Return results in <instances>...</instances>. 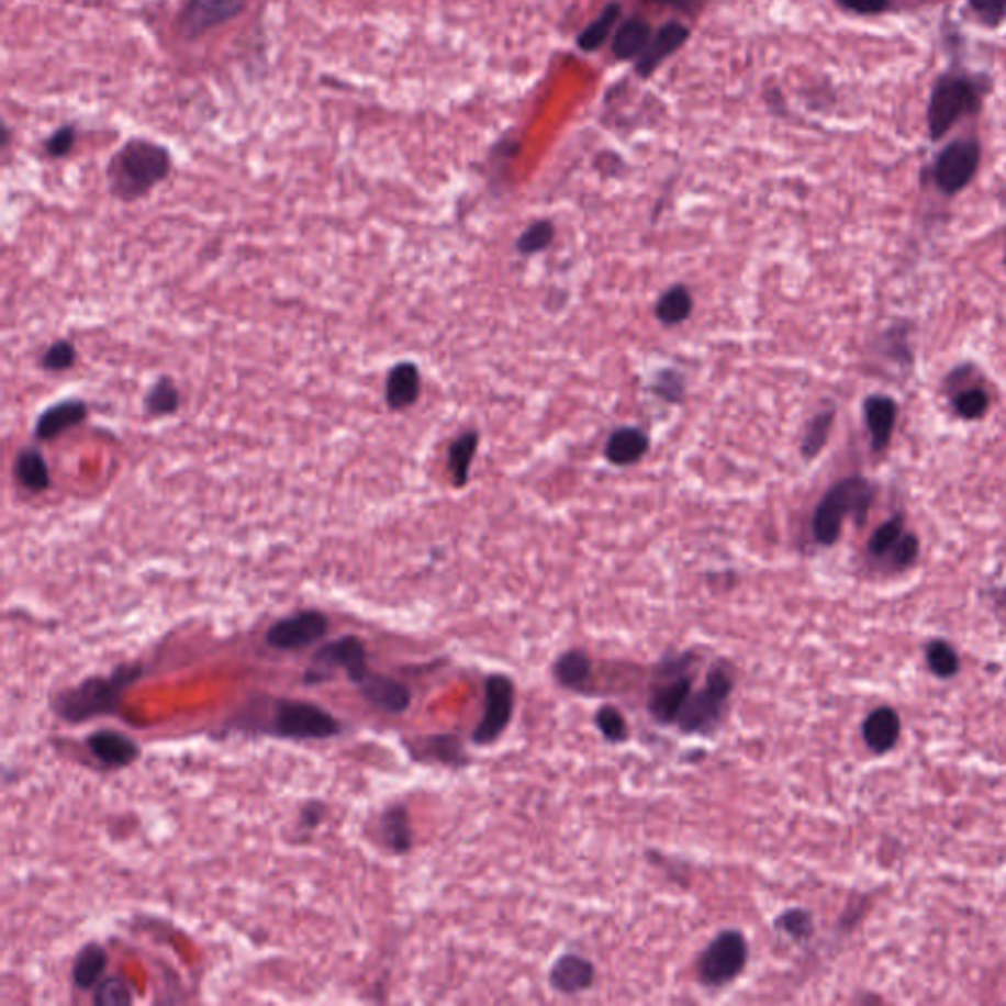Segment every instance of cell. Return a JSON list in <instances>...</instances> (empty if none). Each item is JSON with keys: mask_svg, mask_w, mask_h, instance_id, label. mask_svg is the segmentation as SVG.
Segmentation results:
<instances>
[{"mask_svg": "<svg viewBox=\"0 0 1006 1006\" xmlns=\"http://www.w3.org/2000/svg\"><path fill=\"white\" fill-rule=\"evenodd\" d=\"M421 395V372L417 364L400 362L385 378V403L392 411H403L415 405Z\"/></svg>", "mask_w": 1006, "mask_h": 1006, "instance_id": "cell-19", "label": "cell"}, {"mask_svg": "<svg viewBox=\"0 0 1006 1006\" xmlns=\"http://www.w3.org/2000/svg\"><path fill=\"white\" fill-rule=\"evenodd\" d=\"M12 472H14L16 482L32 494H44L52 485L49 465L40 448H22L14 458Z\"/></svg>", "mask_w": 1006, "mask_h": 1006, "instance_id": "cell-22", "label": "cell"}, {"mask_svg": "<svg viewBox=\"0 0 1006 1006\" xmlns=\"http://www.w3.org/2000/svg\"><path fill=\"white\" fill-rule=\"evenodd\" d=\"M839 10L861 19H879L896 10V0H834Z\"/></svg>", "mask_w": 1006, "mask_h": 1006, "instance_id": "cell-40", "label": "cell"}, {"mask_svg": "<svg viewBox=\"0 0 1006 1006\" xmlns=\"http://www.w3.org/2000/svg\"><path fill=\"white\" fill-rule=\"evenodd\" d=\"M898 734H901V719L896 716L895 709H875L869 714V718L863 724V739L867 746L876 753H885L891 747H895Z\"/></svg>", "mask_w": 1006, "mask_h": 1006, "instance_id": "cell-26", "label": "cell"}, {"mask_svg": "<svg viewBox=\"0 0 1006 1006\" xmlns=\"http://www.w3.org/2000/svg\"><path fill=\"white\" fill-rule=\"evenodd\" d=\"M181 405V393L178 385L169 378H159L158 382L149 388L144 398V410L152 417H169L176 415Z\"/></svg>", "mask_w": 1006, "mask_h": 1006, "instance_id": "cell-33", "label": "cell"}, {"mask_svg": "<svg viewBox=\"0 0 1006 1006\" xmlns=\"http://www.w3.org/2000/svg\"><path fill=\"white\" fill-rule=\"evenodd\" d=\"M594 722H596L600 734L606 737L610 744H624L625 739L629 737V727H627L624 714L614 706H602L597 709Z\"/></svg>", "mask_w": 1006, "mask_h": 1006, "instance_id": "cell-37", "label": "cell"}, {"mask_svg": "<svg viewBox=\"0 0 1006 1006\" xmlns=\"http://www.w3.org/2000/svg\"><path fill=\"white\" fill-rule=\"evenodd\" d=\"M380 836L393 853H407L413 846L410 814L403 804H392L380 816Z\"/></svg>", "mask_w": 1006, "mask_h": 1006, "instance_id": "cell-27", "label": "cell"}, {"mask_svg": "<svg viewBox=\"0 0 1006 1006\" xmlns=\"http://www.w3.org/2000/svg\"><path fill=\"white\" fill-rule=\"evenodd\" d=\"M107 963H109V955H107V950L99 941L85 943L83 948L77 951L74 970H71L75 987H79L81 991H89L94 985H99V981H101L104 970H107Z\"/></svg>", "mask_w": 1006, "mask_h": 1006, "instance_id": "cell-25", "label": "cell"}, {"mask_svg": "<svg viewBox=\"0 0 1006 1006\" xmlns=\"http://www.w3.org/2000/svg\"><path fill=\"white\" fill-rule=\"evenodd\" d=\"M651 26L647 20L639 19V16L625 20L619 30L615 32L614 44H612L614 56L617 59H634V57L641 56L645 47L649 46L651 42Z\"/></svg>", "mask_w": 1006, "mask_h": 1006, "instance_id": "cell-29", "label": "cell"}, {"mask_svg": "<svg viewBox=\"0 0 1006 1006\" xmlns=\"http://www.w3.org/2000/svg\"><path fill=\"white\" fill-rule=\"evenodd\" d=\"M326 806L321 801H311L299 812V824L303 829H315L323 824Z\"/></svg>", "mask_w": 1006, "mask_h": 1006, "instance_id": "cell-46", "label": "cell"}, {"mask_svg": "<svg viewBox=\"0 0 1006 1006\" xmlns=\"http://www.w3.org/2000/svg\"><path fill=\"white\" fill-rule=\"evenodd\" d=\"M692 308H694V299H692L690 289L684 286H672L662 293L655 313L662 325L677 326L690 317Z\"/></svg>", "mask_w": 1006, "mask_h": 1006, "instance_id": "cell-32", "label": "cell"}, {"mask_svg": "<svg viewBox=\"0 0 1006 1006\" xmlns=\"http://www.w3.org/2000/svg\"><path fill=\"white\" fill-rule=\"evenodd\" d=\"M649 450V437L644 431L624 427L615 431L606 445V457L615 467H631Z\"/></svg>", "mask_w": 1006, "mask_h": 1006, "instance_id": "cell-24", "label": "cell"}, {"mask_svg": "<svg viewBox=\"0 0 1006 1006\" xmlns=\"http://www.w3.org/2000/svg\"><path fill=\"white\" fill-rule=\"evenodd\" d=\"M134 995L128 983L122 977H107L94 988L93 1003L97 1006L132 1005Z\"/></svg>", "mask_w": 1006, "mask_h": 1006, "instance_id": "cell-36", "label": "cell"}, {"mask_svg": "<svg viewBox=\"0 0 1006 1006\" xmlns=\"http://www.w3.org/2000/svg\"><path fill=\"white\" fill-rule=\"evenodd\" d=\"M651 2H659L664 7L682 10V12H696L704 4V0H651Z\"/></svg>", "mask_w": 1006, "mask_h": 1006, "instance_id": "cell-47", "label": "cell"}, {"mask_svg": "<svg viewBox=\"0 0 1006 1006\" xmlns=\"http://www.w3.org/2000/svg\"><path fill=\"white\" fill-rule=\"evenodd\" d=\"M549 983L550 987L565 995L586 991L594 983V965L580 955L567 953L555 961L549 973Z\"/></svg>", "mask_w": 1006, "mask_h": 1006, "instance_id": "cell-21", "label": "cell"}, {"mask_svg": "<svg viewBox=\"0 0 1006 1006\" xmlns=\"http://www.w3.org/2000/svg\"><path fill=\"white\" fill-rule=\"evenodd\" d=\"M75 141H77V131L74 126H62L57 128L49 138H47L44 148H46V154L49 158H64L67 156L71 149H74Z\"/></svg>", "mask_w": 1006, "mask_h": 1006, "instance_id": "cell-43", "label": "cell"}, {"mask_svg": "<svg viewBox=\"0 0 1006 1006\" xmlns=\"http://www.w3.org/2000/svg\"><path fill=\"white\" fill-rule=\"evenodd\" d=\"M1003 266H1005V270H1006V246H1005V254H1003Z\"/></svg>", "mask_w": 1006, "mask_h": 1006, "instance_id": "cell-48", "label": "cell"}, {"mask_svg": "<svg viewBox=\"0 0 1006 1006\" xmlns=\"http://www.w3.org/2000/svg\"><path fill=\"white\" fill-rule=\"evenodd\" d=\"M590 672H592V661L586 652L580 649L562 652L555 662V677L567 689H584L590 679Z\"/></svg>", "mask_w": 1006, "mask_h": 1006, "instance_id": "cell-30", "label": "cell"}, {"mask_svg": "<svg viewBox=\"0 0 1006 1006\" xmlns=\"http://www.w3.org/2000/svg\"><path fill=\"white\" fill-rule=\"evenodd\" d=\"M331 622L321 610H301L281 617L266 634V644L278 651H298L325 639Z\"/></svg>", "mask_w": 1006, "mask_h": 1006, "instance_id": "cell-11", "label": "cell"}, {"mask_svg": "<svg viewBox=\"0 0 1006 1006\" xmlns=\"http://www.w3.org/2000/svg\"><path fill=\"white\" fill-rule=\"evenodd\" d=\"M906 527V515L903 512L891 513L885 522L879 523L867 539V555L873 560L891 562L895 550L898 549Z\"/></svg>", "mask_w": 1006, "mask_h": 1006, "instance_id": "cell-23", "label": "cell"}, {"mask_svg": "<svg viewBox=\"0 0 1006 1006\" xmlns=\"http://www.w3.org/2000/svg\"><path fill=\"white\" fill-rule=\"evenodd\" d=\"M776 928L796 940H804L812 934V916L806 910H789L776 918Z\"/></svg>", "mask_w": 1006, "mask_h": 1006, "instance_id": "cell-42", "label": "cell"}, {"mask_svg": "<svg viewBox=\"0 0 1006 1006\" xmlns=\"http://www.w3.org/2000/svg\"><path fill=\"white\" fill-rule=\"evenodd\" d=\"M861 415L869 438V450L879 457L891 447L895 438L901 405L888 393H871L863 400Z\"/></svg>", "mask_w": 1006, "mask_h": 1006, "instance_id": "cell-14", "label": "cell"}, {"mask_svg": "<svg viewBox=\"0 0 1006 1006\" xmlns=\"http://www.w3.org/2000/svg\"><path fill=\"white\" fill-rule=\"evenodd\" d=\"M983 166V142L977 134H961L946 142L930 159L923 174L924 183L941 199H955L977 179Z\"/></svg>", "mask_w": 1006, "mask_h": 1006, "instance_id": "cell-6", "label": "cell"}, {"mask_svg": "<svg viewBox=\"0 0 1006 1006\" xmlns=\"http://www.w3.org/2000/svg\"><path fill=\"white\" fill-rule=\"evenodd\" d=\"M749 948L744 934L726 930L718 934L700 955L698 977L706 987H724L746 970Z\"/></svg>", "mask_w": 1006, "mask_h": 1006, "instance_id": "cell-10", "label": "cell"}, {"mask_svg": "<svg viewBox=\"0 0 1006 1006\" xmlns=\"http://www.w3.org/2000/svg\"><path fill=\"white\" fill-rule=\"evenodd\" d=\"M268 702V716L258 719H246L241 726L248 731L278 737V739H331L345 731L343 722L336 719L323 706L308 700L273 698Z\"/></svg>", "mask_w": 1006, "mask_h": 1006, "instance_id": "cell-5", "label": "cell"}, {"mask_svg": "<svg viewBox=\"0 0 1006 1006\" xmlns=\"http://www.w3.org/2000/svg\"><path fill=\"white\" fill-rule=\"evenodd\" d=\"M358 690L373 708L383 709L388 714H403L410 708V689L403 682L395 681L393 677L370 671L368 677L358 684Z\"/></svg>", "mask_w": 1006, "mask_h": 1006, "instance_id": "cell-18", "label": "cell"}, {"mask_svg": "<svg viewBox=\"0 0 1006 1006\" xmlns=\"http://www.w3.org/2000/svg\"><path fill=\"white\" fill-rule=\"evenodd\" d=\"M478 440H480L478 433L468 431L465 435H460L448 448V470L452 476V484L457 485V488L468 484V476H470V467H472V460H474Z\"/></svg>", "mask_w": 1006, "mask_h": 1006, "instance_id": "cell-31", "label": "cell"}, {"mask_svg": "<svg viewBox=\"0 0 1006 1006\" xmlns=\"http://www.w3.org/2000/svg\"><path fill=\"white\" fill-rule=\"evenodd\" d=\"M652 390L661 395L662 400L671 401V403H679L684 395V382H682L681 376L672 370H667V372L659 373L657 382L652 385Z\"/></svg>", "mask_w": 1006, "mask_h": 1006, "instance_id": "cell-44", "label": "cell"}, {"mask_svg": "<svg viewBox=\"0 0 1006 1006\" xmlns=\"http://www.w3.org/2000/svg\"><path fill=\"white\" fill-rule=\"evenodd\" d=\"M836 417H838V407L829 403L808 421L801 443V455L806 462L820 457L821 450L826 448L831 437Z\"/></svg>", "mask_w": 1006, "mask_h": 1006, "instance_id": "cell-28", "label": "cell"}, {"mask_svg": "<svg viewBox=\"0 0 1006 1006\" xmlns=\"http://www.w3.org/2000/svg\"><path fill=\"white\" fill-rule=\"evenodd\" d=\"M995 79L987 71L970 69L963 62H951L934 77L926 101V134L940 144L961 122L979 119L993 93Z\"/></svg>", "mask_w": 1006, "mask_h": 1006, "instance_id": "cell-1", "label": "cell"}, {"mask_svg": "<svg viewBox=\"0 0 1006 1006\" xmlns=\"http://www.w3.org/2000/svg\"><path fill=\"white\" fill-rule=\"evenodd\" d=\"M970 19L985 30H998L1006 24V0H965Z\"/></svg>", "mask_w": 1006, "mask_h": 1006, "instance_id": "cell-35", "label": "cell"}, {"mask_svg": "<svg viewBox=\"0 0 1006 1006\" xmlns=\"http://www.w3.org/2000/svg\"><path fill=\"white\" fill-rule=\"evenodd\" d=\"M85 746L99 763L109 769H124L141 759V746L116 729H99L87 737Z\"/></svg>", "mask_w": 1006, "mask_h": 1006, "instance_id": "cell-15", "label": "cell"}, {"mask_svg": "<svg viewBox=\"0 0 1006 1006\" xmlns=\"http://www.w3.org/2000/svg\"><path fill=\"white\" fill-rule=\"evenodd\" d=\"M692 694V679L686 672L672 677L662 682L661 686L652 690L649 700V712L652 718L662 726H671L681 718L682 709Z\"/></svg>", "mask_w": 1006, "mask_h": 1006, "instance_id": "cell-17", "label": "cell"}, {"mask_svg": "<svg viewBox=\"0 0 1006 1006\" xmlns=\"http://www.w3.org/2000/svg\"><path fill=\"white\" fill-rule=\"evenodd\" d=\"M879 492L881 485L863 474L846 476L829 485L828 492L821 495L812 513L811 532L814 543L820 547H834L848 519L861 527L875 510Z\"/></svg>", "mask_w": 1006, "mask_h": 1006, "instance_id": "cell-3", "label": "cell"}, {"mask_svg": "<svg viewBox=\"0 0 1006 1006\" xmlns=\"http://www.w3.org/2000/svg\"><path fill=\"white\" fill-rule=\"evenodd\" d=\"M689 29L681 22H669L664 24L655 36L651 37L649 46L645 47L644 54L637 59V71L639 75H651L657 67L661 66L667 57L672 56L679 47L689 40Z\"/></svg>", "mask_w": 1006, "mask_h": 1006, "instance_id": "cell-20", "label": "cell"}, {"mask_svg": "<svg viewBox=\"0 0 1006 1006\" xmlns=\"http://www.w3.org/2000/svg\"><path fill=\"white\" fill-rule=\"evenodd\" d=\"M89 417V405L83 400L57 401L37 415L34 438L40 443L56 440L67 431L81 425Z\"/></svg>", "mask_w": 1006, "mask_h": 1006, "instance_id": "cell-16", "label": "cell"}, {"mask_svg": "<svg viewBox=\"0 0 1006 1006\" xmlns=\"http://www.w3.org/2000/svg\"><path fill=\"white\" fill-rule=\"evenodd\" d=\"M941 392L948 400L951 415L963 423L983 421L993 410V393L975 364L953 366L941 380Z\"/></svg>", "mask_w": 1006, "mask_h": 1006, "instance_id": "cell-7", "label": "cell"}, {"mask_svg": "<svg viewBox=\"0 0 1006 1006\" xmlns=\"http://www.w3.org/2000/svg\"><path fill=\"white\" fill-rule=\"evenodd\" d=\"M429 753L445 763H455L460 751H458V741L455 737H431Z\"/></svg>", "mask_w": 1006, "mask_h": 1006, "instance_id": "cell-45", "label": "cell"}, {"mask_svg": "<svg viewBox=\"0 0 1006 1006\" xmlns=\"http://www.w3.org/2000/svg\"><path fill=\"white\" fill-rule=\"evenodd\" d=\"M345 671L348 681L358 686L360 682L368 677L370 667H368V655H366V645L360 637L356 635H343L338 639H333L331 644L318 647L308 671L303 672V684L305 686H317L321 682L333 679V672Z\"/></svg>", "mask_w": 1006, "mask_h": 1006, "instance_id": "cell-8", "label": "cell"}, {"mask_svg": "<svg viewBox=\"0 0 1006 1006\" xmlns=\"http://www.w3.org/2000/svg\"><path fill=\"white\" fill-rule=\"evenodd\" d=\"M515 704L513 682L503 674H492L485 681L484 716L476 726L472 741L478 746H490L510 726Z\"/></svg>", "mask_w": 1006, "mask_h": 1006, "instance_id": "cell-12", "label": "cell"}, {"mask_svg": "<svg viewBox=\"0 0 1006 1006\" xmlns=\"http://www.w3.org/2000/svg\"><path fill=\"white\" fill-rule=\"evenodd\" d=\"M619 14H622V4L619 2H610L606 9L600 12V16L594 22H590L586 29L582 30V34L578 36V46L582 47L584 52H594V49L602 46L606 42V37L610 36V32L614 30Z\"/></svg>", "mask_w": 1006, "mask_h": 1006, "instance_id": "cell-34", "label": "cell"}, {"mask_svg": "<svg viewBox=\"0 0 1006 1006\" xmlns=\"http://www.w3.org/2000/svg\"><path fill=\"white\" fill-rule=\"evenodd\" d=\"M171 156L161 144L132 138L109 161V191L119 201L132 203L148 195L154 187L168 178Z\"/></svg>", "mask_w": 1006, "mask_h": 1006, "instance_id": "cell-4", "label": "cell"}, {"mask_svg": "<svg viewBox=\"0 0 1006 1006\" xmlns=\"http://www.w3.org/2000/svg\"><path fill=\"white\" fill-rule=\"evenodd\" d=\"M141 662L119 664L111 674L87 677L79 684L59 690L52 698V709L66 724H85L89 719L111 716L121 708L124 692L141 681Z\"/></svg>", "mask_w": 1006, "mask_h": 1006, "instance_id": "cell-2", "label": "cell"}, {"mask_svg": "<svg viewBox=\"0 0 1006 1006\" xmlns=\"http://www.w3.org/2000/svg\"><path fill=\"white\" fill-rule=\"evenodd\" d=\"M552 238H555V224L550 221H537L519 236L517 250L522 252L523 256H532V254L549 248Z\"/></svg>", "mask_w": 1006, "mask_h": 1006, "instance_id": "cell-38", "label": "cell"}, {"mask_svg": "<svg viewBox=\"0 0 1006 1006\" xmlns=\"http://www.w3.org/2000/svg\"><path fill=\"white\" fill-rule=\"evenodd\" d=\"M75 362H77V348H75L74 343H69L66 338L62 340H56L54 345L47 348L46 353L42 355V368L46 372H67L69 368H74Z\"/></svg>", "mask_w": 1006, "mask_h": 1006, "instance_id": "cell-39", "label": "cell"}, {"mask_svg": "<svg viewBox=\"0 0 1006 1006\" xmlns=\"http://www.w3.org/2000/svg\"><path fill=\"white\" fill-rule=\"evenodd\" d=\"M734 690V679L726 667H712L704 686L690 694L682 709L679 726L686 734H709L724 716Z\"/></svg>", "mask_w": 1006, "mask_h": 1006, "instance_id": "cell-9", "label": "cell"}, {"mask_svg": "<svg viewBox=\"0 0 1006 1006\" xmlns=\"http://www.w3.org/2000/svg\"><path fill=\"white\" fill-rule=\"evenodd\" d=\"M248 0H186L179 10L178 30L187 40L205 36L206 32L238 19Z\"/></svg>", "mask_w": 1006, "mask_h": 1006, "instance_id": "cell-13", "label": "cell"}, {"mask_svg": "<svg viewBox=\"0 0 1006 1006\" xmlns=\"http://www.w3.org/2000/svg\"><path fill=\"white\" fill-rule=\"evenodd\" d=\"M926 659H928V664L938 677H943V679H950L955 672L960 671V659H958V652L951 649L950 645L943 644V641H934L928 647L926 651Z\"/></svg>", "mask_w": 1006, "mask_h": 1006, "instance_id": "cell-41", "label": "cell"}]
</instances>
